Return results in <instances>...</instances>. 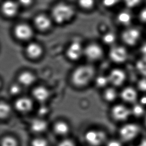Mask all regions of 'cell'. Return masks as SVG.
<instances>
[{"label":"cell","instance_id":"6da1fadb","mask_svg":"<svg viewBox=\"0 0 146 146\" xmlns=\"http://www.w3.org/2000/svg\"><path fill=\"white\" fill-rule=\"evenodd\" d=\"M75 14V9L71 5L65 2H60L52 8L51 18L56 23L61 25L71 20Z\"/></svg>","mask_w":146,"mask_h":146},{"label":"cell","instance_id":"7a4b0ae2","mask_svg":"<svg viewBox=\"0 0 146 146\" xmlns=\"http://www.w3.org/2000/svg\"><path fill=\"white\" fill-rule=\"evenodd\" d=\"M94 74L95 70L92 66L89 65H81L73 71L72 81L77 86H84L91 81Z\"/></svg>","mask_w":146,"mask_h":146},{"label":"cell","instance_id":"3957f363","mask_svg":"<svg viewBox=\"0 0 146 146\" xmlns=\"http://www.w3.org/2000/svg\"><path fill=\"white\" fill-rule=\"evenodd\" d=\"M142 32L139 28L129 27L123 31L120 35L122 44L128 48L136 47L140 44Z\"/></svg>","mask_w":146,"mask_h":146},{"label":"cell","instance_id":"277c9868","mask_svg":"<svg viewBox=\"0 0 146 146\" xmlns=\"http://www.w3.org/2000/svg\"><path fill=\"white\" fill-rule=\"evenodd\" d=\"M109 56L111 60L118 65L124 64L128 61L129 57L128 48L124 44H115L111 46Z\"/></svg>","mask_w":146,"mask_h":146},{"label":"cell","instance_id":"5b68a950","mask_svg":"<svg viewBox=\"0 0 146 146\" xmlns=\"http://www.w3.org/2000/svg\"><path fill=\"white\" fill-rule=\"evenodd\" d=\"M110 114L117 122H125L132 117L130 106L123 102L115 104L111 109Z\"/></svg>","mask_w":146,"mask_h":146},{"label":"cell","instance_id":"8992f818","mask_svg":"<svg viewBox=\"0 0 146 146\" xmlns=\"http://www.w3.org/2000/svg\"><path fill=\"white\" fill-rule=\"evenodd\" d=\"M140 94L136 86L125 85L119 91V98L122 102L131 106L137 102Z\"/></svg>","mask_w":146,"mask_h":146},{"label":"cell","instance_id":"52a82bcc","mask_svg":"<svg viewBox=\"0 0 146 146\" xmlns=\"http://www.w3.org/2000/svg\"><path fill=\"white\" fill-rule=\"evenodd\" d=\"M107 76L110 84L116 88L123 87L128 79V73L124 69L120 67L112 69Z\"/></svg>","mask_w":146,"mask_h":146},{"label":"cell","instance_id":"ba28073f","mask_svg":"<svg viewBox=\"0 0 146 146\" xmlns=\"http://www.w3.org/2000/svg\"><path fill=\"white\" fill-rule=\"evenodd\" d=\"M85 142L89 146H100L106 140V133L102 130L91 129L84 134Z\"/></svg>","mask_w":146,"mask_h":146},{"label":"cell","instance_id":"9c48e42d","mask_svg":"<svg viewBox=\"0 0 146 146\" xmlns=\"http://www.w3.org/2000/svg\"><path fill=\"white\" fill-rule=\"evenodd\" d=\"M140 128L138 125L134 123H128L123 125L119 131V134L123 140H132L138 134Z\"/></svg>","mask_w":146,"mask_h":146},{"label":"cell","instance_id":"30bf717a","mask_svg":"<svg viewBox=\"0 0 146 146\" xmlns=\"http://www.w3.org/2000/svg\"><path fill=\"white\" fill-rule=\"evenodd\" d=\"M20 5L13 0H6L2 4V14L7 18H13L18 14Z\"/></svg>","mask_w":146,"mask_h":146},{"label":"cell","instance_id":"8fae6325","mask_svg":"<svg viewBox=\"0 0 146 146\" xmlns=\"http://www.w3.org/2000/svg\"><path fill=\"white\" fill-rule=\"evenodd\" d=\"M14 33L16 37L21 40H28L32 37L33 31L28 24L21 23L15 27Z\"/></svg>","mask_w":146,"mask_h":146},{"label":"cell","instance_id":"7c38bea8","mask_svg":"<svg viewBox=\"0 0 146 146\" xmlns=\"http://www.w3.org/2000/svg\"><path fill=\"white\" fill-rule=\"evenodd\" d=\"M84 54L90 60H97L102 57L103 50L97 44H90L84 49Z\"/></svg>","mask_w":146,"mask_h":146},{"label":"cell","instance_id":"4fadbf2b","mask_svg":"<svg viewBox=\"0 0 146 146\" xmlns=\"http://www.w3.org/2000/svg\"><path fill=\"white\" fill-rule=\"evenodd\" d=\"M83 54H84V48L81 44L78 42L71 43L66 51L67 57L72 60H78Z\"/></svg>","mask_w":146,"mask_h":146},{"label":"cell","instance_id":"5bb4252c","mask_svg":"<svg viewBox=\"0 0 146 146\" xmlns=\"http://www.w3.org/2000/svg\"><path fill=\"white\" fill-rule=\"evenodd\" d=\"M51 19L45 14H39L34 19V24L38 30L44 31L48 30L51 26Z\"/></svg>","mask_w":146,"mask_h":146},{"label":"cell","instance_id":"9a60e30c","mask_svg":"<svg viewBox=\"0 0 146 146\" xmlns=\"http://www.w3.org/2000/svg\"><path fill=\"white\" fill-rule=\"evenodd\" d=\"M48 128V123L42 119H35L32 121L30 124L31 130L34 134L37 135L45 132Z\"/></svg>","mask_w":146,"mask_h":146},{"label":"cell","instance_id":"2e32d148","mask_svg":"<svg viewBox=\"0 0 146 146\" xmlns=\"http://www.w3.org/2000/svg\"><path fill=\"white\" fill-rule=\"evenodd\" d=\"M15 105L18 111L26 113L31 110L33 104L30 98L28 97H22L16 101Z\"/></svg>","mask_w":146,"mask_h":146},{"label":"cell","instance_id":"e0dca14e","mask_svg":"<svg viewBox=\"0 0 146 146\" xmlns=\"http://www.w3.org/2000/svg\"><path fill=\"white\" fill-rule=\"evenodd\" d=\"M117 22L120 25L127 28L130 27L133 20L132 14L128 11L125 10L120 12L117 16Z\"/></svg>","mask_w":146,"mask_h":146},{"label":"cell","instance_id":"ac0fdd59","mask_svg":"<svg viewBox=\"0 0 146 146\" xmlns=\"http://www.w3.org/2000/svg\"><path fill=\"white\" fill-rule=\"evenodd\" d=\"M53 131L55 134L65 138L69 133L70 127L67 123L62 121H59L55 123V124L54 125Z\"/></svg>","mask_w":146,"mask_h":146},{"label":"cell","instance_id":"d6986e66","mask_svg":"<svg viewBox=\"0 0 146 146\" xmlns=\"http://www.w3.org/2000/svg\"><path fill=\"white\" fill-rule=\"evenodd\" d=\"M33 95L36 100L43 102L49 97V91L46 87L40 86L36 87L33 91Z\"/></svg>","mask_w":146,"mask_h":146},{"label":"cell","instance_id":"ffe728a7","mask_svg":"<svg viewBox=\"0 0 146 146\" xmlns=\"http://www.w3.org/2000/svg\"><path fill=\"white\" fill-rule=\"evenodd\" d=\"M26 52L29 57L36 58L42 55V48L38 44L33 42L28 45L26 48Z\"/></svg>","mask_w":146,"mask_h":146},{"label":"cell","instance_id":"44dd1931","mask_svg":"<svg viewBox=\"0 0 146 146\" xmlns=\"http://www.w3.org/2000/svg\"><path fill=\"white\" fill-rule=\"evenodd\" d=\"M103 97L105 100L108 102H114L119 98V92L117 88L112 87H107L103 93Z\"/></svg>","mask_w":146,"mask_h":146},{"label":"cell","instance_id":"7402d4cb","mask_svg":"<svg viewBox=\"0 0 146 146\" xmlns=\"http://www.w3.org/2000/svg\"><path fill=\"white\" fill-rule=\"evenodd\" d=\"M36 79L35 76L30 72L25 71L19 76V81L22 85L30 86L34 83Z\"/></svg>","mask_w":146,"mask_h":146},{"label":"cell","instance_id":"603a6c76","mask_svg":"<svg viewBox=\"0 0 146 146\" xmlns=\"http://www.w3.org/2000/svg\"><path fill=\"white\" fill-rule=\"evenodd\" d=\"M130 108L132 116L135 118H143L146 114V108L138 102L131 105Z\"/></svg>","mask_w":146,"mask_h":146},{"label":"cell","instance_id":"cb8c5ba5","mask_svg":"<svg viewBox=\"0 0 146 146\" xmlns=\"http://www.w3.org/2000/svg\"><path fill=\"white\" fill-rule=\"evenodd\" d=\"M135 68L142 77H146V57L142 56L136 61Z\"/></svg>","mask_w":146,"mask_h":146},{"label":"cell","instance_id":"d4e9b609","mask_svg":"<svg viewBox=\"0 0 146 146\" xmlns=\"http://www.w3.org/2000/svg\"><path fill=\"white\" fill-rule=\"evenodd\" d=\"M1 146H19V142L15 137L7 135L1 139Z\"/></svg>","mask_w":146,"mask_h":146},{"label":"cell","instance_id":"484cf974","mask_svg":"<svg viewBox=\"0 0 146 146\" xmlns=\"http://www.w3.org/2000/svg\"><path fill=\"white\" fill-rule=\"evenodd\" d=\"M103 42L105 44L111 46H114L117 40V36L112 32H108L103 35L102 37Z\"/></svg>","mask_w":146,"mask_h":146},{"label":"cell","instance_id":"4316f807","mask_svg":"<svg viewBox=\"0 0 146 146\" xmlns=\"http://www.w3.org/2000/svg\"><path fill=\"white\" fill-rule=\"evenodd\" d=\"M30 146H49V142L43 137H36L30 142Z\"/></svg>","mask_w":146,"mask_h":146},{"label":"cell","instance_id":"83f0119b","mask_svg":"<svg viewBox=\"0 0 146 146\" xmlns=\"http://www.w3.org/2000/svg\"><path fill=\"white\" fill-rule=\"evenodd\" d=\"M11 111V107L8 103L1 102L0 104V116L1 119L6 118L10 114Z\"/></svg>","mask_w":146,"mask_h":146},{"label":"cell","instance_id":"f1b7e54d","mask_svg":"<svg viewBox=\"0 0 146 146\" xmlns=\"http://www.w3.org/2000/svg\"><path fill=\"white\" fill-rule=\"evenodd\" d=\"M80 8L85 10H91L95 6V0H78Z\"/></svg>","mask_w":146,"mask_h":146},{"label":"cell","instance_id":"f546056e","mask_svg":"<svg viewBox=\"0 0 146 146\" xmlns=\"http://www.w3.org/2000/svg\"><path fill=\"white\" fill-rule=\"evenodd\" d=\"M136 87L139 92L142 94H146V77H141L137 80Z\"/></svg>","mask_w":146,"mask_h":146},{"label":"cell","instance_id":"4dcf8cb0","mask_svg":"<svg viewBox=\"0 0 146 146\" xmlns=\"http://www.w3.org/2000/svg\"><path fill=\"white\" fill-rule=\"evenodd\" d=\"M110 84L108 76L100 75L97 77L96 79V85L100 88L106 87Z\"/></svg>","mask_w":146,"mask_h":146},{"label":"cell","instance_id":"1f68e13d","mask_svg":"<svg viewBox=\"0 0 146 146\" xmlns=\"http://www.w3.org/2000/svg\"><path fill=\"white\" fill-rule=\"evenodd\" d=\"M57 146H76L75 142L71 139L64 138L58 143Z\"/></svg>","mask_w":146,"mask_h":146},{"label":"cell","instance_id":"d6a6232c","mask_svg":"<svg viewBox=\"0 0 146 146\" xmlns=\"http://www.w3.org/2000/svg\"><path fill=\"white\" fill-rule=\"evenodd\" d=\"M142 2V0H124V3L127 7L134 8L139 6Z\"/></svg>","mask_w":146,"mask_h":146},{"label":"cell","instance_id":"836d02e7","mask_svg":"<svg viewBox=\"0 0 146 146\" xmlns=\"http://www.w3.org/2000/svg\"><path fill=\"white\" fill-rule=\"evenodd\" d=\"M21 87L20 85L18 84H13L10 87V93H11L12 95H17L21 92Z\"/></svg>","mask_w":146,"mask_h":146},{"label":"cell","instance_id":"e575fe53","mask_svg":"<svg viewBox=\"0 0 146 146\" xmlns=\"http://www.w3.org/2000/svg\"><path fill=\"white\" fill-rule=\"evenodd\" d=\"M120 0H103V4L108 8L112 7L118 4Z\"/></svg>","mask_w":146,"mask_h":146},{"label":"cell","instance_id":"d590c367","mask_svg":"<svg viewBox=\"0 0 146 146\" xmlns=\"http://www.w3.org/2000/svg\"><path fill=\"white\" fill-rule=\"evenodd\" d=\"M34 0H18L19 4L25 7H28L31 6Z\"/></svg>","mask_w":146,"mask_h":146},{"label":"cell","instance_id":"8d00e7d4","mask_svg":"<svg viewBox=\"0 0 146 146\" xmlns=\"http://www.w3.org/2000/svg\"><path fill=\"white\" fill-rule=\"evenodd\" d=\"M139 18L141 22L146 24V8L141 11L139 15Z\"/></svg>","mask_w":146,"mask_h":146},{"label":"cell","instance_id":"74e56055","mask_svg":"<svg viewBox=\"0 0 146 146\" xmlns=\"http://www.w3.org/2000/svg\"><path fill=\"white\" fill-rule=\"evenodd\" d=\"M138 102L146 108V94H142L139 96Z\"/></svg>","mask_w":146,"mask_h":146},{"label":"cell","instance_id":"f35d334b","mask_svg":"<svg viewBox=\"0 0 146 146\" xmlns=\"http://www.w3.org/2000/svg\"><path fill=\"white\" fill-rule=\"evenodd\" d=\"M48 112V108L46 106H42L40 107L39 109H38V114L40 115V116H44L45 115L47 114Z\"/></svg>","mask_w":146,"mask_h":146},{"label":"cell","instance_id":"ab89813d","mask_svg":"<svg viewBox=\"0 0 146 146\" xmlns=\"http://www.w3.org/2000/svg\"><path fill=\"white\" fill-rule=\"evenodd\" d=\"M107 146H121V145L117 141L112 140L108 142Z\"/></svg>","mask_w":146,"mask_h":146},{"label":"cell","instance_id":"60d3db41","mask_svg":"<svg viewBox=\"0 0 146 146\" xmlns=\"http://www.w3.org/2000/svg\"><path fill=\"white\" fill-rule=\"evenodd\" d=\"M140 49L142 54V56L146 57V44H143L142 45Z\"/></svg>","mask_w":146,"mask_h":146},{"label":"cell","instance_id":"b9f144b4","mask_svg":"<svg viewBox=\"0 0 146 146\" xmlns=\"http://www.w3.org/2000/svg\"><path fill=\"white\" fill-rule=\"evenodd\" d=\"M143 120H144V124L146 127V114H145L143 118Z\"/></svg>","mask_w":146,"mask_h":146}]
</instances>
